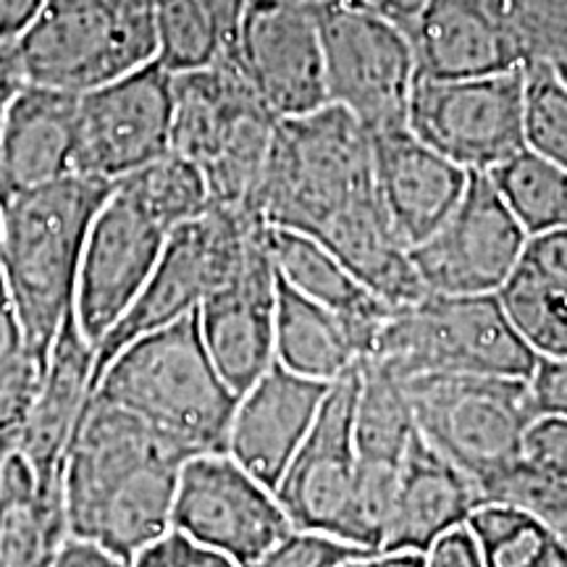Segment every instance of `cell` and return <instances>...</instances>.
<instances>
[{"mask_svg":"<svg viewBox=\"0 0 567 567\" xmlns=\"http://www.w3.org/2000/svg\"><path fill=\"white\" fill-rule=\"evenodd\" d=\"M266 226L305 234L347 268H363L394 239L375 195L373 142L339 105L284 118L258 195Z\"/></svg>","mask_w":567,"mask_h":567,"instance_id":"1","label":"cell"},{"mask_svg":"<svg viewBox=\"0 0 567 567\" xmlns=\"http://www.w3.org/2000/svg\"><path fill=\"white\" fill-rule=\"evenodd\" d=\"M189 455L126 410L87 400L63 460L69 538L126 565L172 530L182 465Z\"/></svg>","mask_w":567,"mask_h":567,"instance_id":"2","label":"cell"},{"mask_svg":"<svg viewBox=\"0 0 567 567\" xmlns=\"http://www.w3.org/2000/svg\"><path fill=\"white\" fill-rule=\"evenodd\" d=\"M111 189V182L69 174L0 205V274L42 368L74 310L84 243Z\"/></svg>","mask_w":567,"mask_h":567,"instance_id":"3","label":"cell"},{"mask_svg":"<svg viewBox=\"0 0 567 567\" xmlns=\"http://www.w3.org/2000/svg\"><path fill=\"white\" fill-rule=\"evenodd\" d=\"M92 396L140 417L189 457L226 452L239 402L210 360L197 313L126 344Z\"/></svg>","mask_w":567,"mask_h":567,"instance_id":"4","label":"cell"},{"mask_svg":"<svg viewBox=\"0 0 567 567\" xmlns=\"http://www.w3.org/2000/svg\"><path fill=\"white\" fill-rule=\"evenodd\" d=\"M396 379L473 373L530 379L534 350L509 321L499 295H423L392 310L368 358Z\"/></svg>","mask_w":567,"mask_h":567,"instance_id":"5","label":"cell"},{"mask_svg":"<svg viewBox=\"0 0 567 567\" xmlns=\"http://www.w3.org/2000/svg\"><path fill=\"white\" fill-rule=\"evenodd\" d=\"M11 53L30 87L84 95L155 61V13L113 0H42Z\"/></svg>","mask_w":567,"mask_h":567,"instance_id":"6","label":"cell"},{"mask_svg":"<svg viewBox=\"0 0 567 567\" xmlns=\"http://www.w3.org/2000/svg\"><path fill=\"white\" fill-rule=\"evenodd\" d=\"M417 434L476 481L523 457V439L536 421L528 379L473 373H421L402 379Z\"/></svg>","mask_w":567,"mask_h":567,"instance_id":"7","label":"cell"},{"mask_svg":"<svg viewBox=\"0 0 567 567\" xmlns=\"http://www.w3.org/2000/svg\"><path fill=\"white\" fill-rule=\"evenodd\" d=\"M260 224V218L210 205L193 221L176 226L130 313L95 347L92 389L105 365L126 344L197 313L200 305L237 271L247 239Z\"/></svg>","mask_w":567,"mask_h":567,"instance_id":"8","label":"cell"},{"mask_svg":"<svg viewBox=\"0 0 567 567\" xmlns=\"http://www.w3.org/2000/svg\"><path fill=\"white\" fill-rule=\"evenodd\" d=\"M329 103L371 137L408 130L417 63L408 32L342 3L321 9Z\"/></svg>","mask_w":567,"mask_h":567,"instance_id":"9","label":"cell"},{"mask_svg":"<svg viewBox=\"0 0 567 567\" xmlns=\"http://www.w3.org/2000/svg\"><path fill=\"white\" fill-rule=\"evenodd\" d=\"M408 130L465 172H494L526 151L523 69L463 80L417 76Z\"/></svg>","mask_w":567,"mask_h":567,"instance_id":"10","label":"cell"},{"mask_svg":"<svg viewBox=\"0 0 567 567\" xmlns=\"http://www.w3.org/2000/svg\"><path fill=\"white\" fill-rule=\"evenodd\" d=\"M174 74L158 61L84 92L76 105L74 174L116 184L172 153Z\"/></svg>","mask_w":567,"mask_h":567,"instance_id":"11","label":"cell"},{"mask_svg":"<svg viewBox=\"0 0 567 567\" xmlns=\"http://www.w3.org/2000/svg\"><path fill=\"white\" fill-rule=\"evenodd\" d=\"M528 231L507 208L492 176L471 172L455 210L425 243L410 250L425 292L499 295L513 279Z\"/></svg>","mask_w":567,"mask_h":567,"instance_id":"12","label":"cell"},{"mask_svg":"<svg viewBox=\"0 0 567 567\" xmlns=\"http://www.w3.org/2000/svg\"><path fill=\"white\" fill-rule=\"evenodd\" d=\"M172 528L243 567H252L295 530L271 488L226 452L182 465Z\"/></svg>","mask_w":567,"mask_h":567,"instance_id":"13","label":"cell"},{"mask_svg":"<svg viewBox=\"0 0 567 567\" xmlns=\"http://www.w3.org/2000/svg\"><path fill=\"white\" fill-rule=\"evenodd\" d=\"M321 9L289 0H247L229 55L279 122L331 105Z\"/></svg>","mask_w":567,"mask_h":567,"instance_id":"14","label":"cell"},{"mask_svg":"<svg viewBox=\"0 0 567 567\" xmlns=\"http://www.w3.org/2000/svg\"><path fill=\"white\" fill-rule=\"evenodd\" d=\"M172 231L153 218L126 189L113 184L84 243L74 316L82 334L97 347L130 313L158 266Z\"/></svg>","mask_w":567,"mask_h":567,"instance_id":"15","label":"cell"},{"mask_svg":"<svg viewBox=\"0 0 567 567\" xmlns=\"http://www.w3.org/2000/svg\"><path fill=\"white\" fill-rule=\"evenodd\" d=\"M358 394L360 363L331 381L313 429L276 486V499L297 530H313L334 538L344 536L358 476Z\"/></svg>","mask_w":567,"mask_h":567,"instance_id":"16","label":"cell"},{"mask_svg":"<svg viewBox=\"0 0 567 567\" xmlns=\"http://www.w3.org/2000/svg\"><path fill=\"white\" fill-rule=\"evenodd\" d=\"M276 297L279 276L268 247V226L260 224L247 239L237 271L197 310L210 360L239 396L276 363Z\"/></svg>","mask_w":567,"mask_h":567,"instance_id":"17","label":"cell"},{"mask_svg":"<svg viewBox=\"0 0 567 567\" xmlns=\"http://www.w3.org/2000/svg\"><path fill=\"white\" fill-rule=\"evenodd\" d=\"M329 389L331 381L308 379L274 363L239 396L226 455L276 494L289 463L313 429Z\"/></svg>","mask_w":567,"mask_h":567,"instance_id":"18","label":"cell"},{"mask_svg":"<svg viewBox=\"0 0 567 567\" xmlns=\"http://www.w3.org/2000/svg\"><path fill=\"white\" fill-rule=\"evenodd\" d=\"M408 38L425 80L505 74L528 63L507 0H429Z\"/></svg>","mask_w":567,"mask_h":567,"instance_id":"19","label":"cell"},{"mask_svg":"<svg viewBox=\"0 0 567 567\" xmlns=\"http://www.w3.org/2000/svg\"><path fill=\"white\" fill-rule=\"evenodd\" d=\"M371 142L379 205L394 237L413 250L455 210L471 172L431 151L410 130Z\"/></svg>","mask_w":567,"mask_h":567,"instance_id":"20","label":"cell"},{"mask_svg":"<svg viewBox=\"0 0 567 567\" xmlns=\"http://www.w3.org/2000/svg\"><path fill=\"white\" fill-rule=\"evenodd\" d=\"M92 371L95 347L82 334L71 310L53 342L40 392L34 396L17 446L48 499L63 502V460L90 400Z\"/></svg>","mask_w":567,"mask_h":567,"instance_id":"21","label":"cell"},{"mask_svg":"<svg viewBox=\"0 0 567 567\" xmlns=\"http://www.w3.org/2000/svg\"><path fill=\"white\" fill-rule=\"evenodd\" d=\"M76 105L59 90L17 92L0 122V205L74 174Z\"/></svg>","mask_w":567,"mask_h":567,"instance_id":"22","label":"cell"},{"mask_svg":"<svg viewBox=\"0 0 567 567\" xmlns=\"http://www.w3.org/2000/svg\"><path fill=\"white\" fill-rule=\"evenodd\" d=\"M481 502L484 496L476 481L415 431L400 463L392 526L381 555L392 551L423 555L446 530L465 526Z\"/></svg>","mask_w":567,"mask_h":567,"instance_id":"23","label":"cell"},{"mask_svg":"<svg viewBox=\"0 0 567 567\" xmlns=\"http://www.w3.org/2000/svg\"><path fill=\"white\" fill-rule=\"evenodd\" d=\"M268 247L279 279L350 326L365 358L394 308L375 297L334 252L305 234L268 226Z\"/></svg>","mask_w":567,"mask_h":567,"instance_id":"24","label":"cell"},{"mask_svg":"<svg viewBox=\"0 0 567 567\" xmlns=\"http://www.w3.org/2000/svg\"><path fill=\"white\" fill-rule=\"evenodd\" d=\"M274 352L276 363L287 371L318 381H337L365 358L363 344L342 318L295 292L281 279L276 297Z\"/></svg>","mask_w":567,"mask_h":567,"instance_id":"25","label":"cell"},{"mask_svg":"<svg viewBox=\"0 0 567 567\" xmlns=\"http://www.w3.org/2000/svg\"><path fill=\"white\" fill-rule=\"evenodd\" d=\"M69 538L63 502L38 488L19 450L0 463V567H51Z\"/></svg>","mask_w":567,"mask_h":567,"instance_id":"26","label":"cell"},{"mask_svg":"<svg viewBox=\"0 0 567 567\" xmlns=\"http://www.w3.org/2000/svg\"><path fill=\"white\" fill-rule=\"evenodd\" d=\"M417 425L405 386L373 360H360V394L354 408V446L368 463L400 465Z\"/></svg>","mask_w":567,"mask_h":567,"instance_id":"27","label":"cell"},{"mask_svg":"<svg viewBox=\"0 0 567 567\" xmlns=\"http://www.w3.org/2000/svg\"><path fill=\"white\" fill-rule=\"evenodd\" d=\"M465 526L486 567H567V544L523 509L481 502Z\"/></svg>","mask_w":567,"mask_h":567,"instance_id":"28","label":"cell"},{"mask_svg":"<svg viewBox=\"0 0 567 567\" xmlns=\"http://www.w3.org/2000/svg\"><path fill=\"white\" fill-rule=\"evenodd\" d=\"M488 176L528 237L567 226V168L526 147Z\"/></svg>","mask_w":567,"mask_h":567,"instance_id":"29","label":"cell"},{"mask_svg":"<svg viewBox=\"0 0 567 567\" xmlns=\"http://www.w3.org/2000/svg\"><path fill=\"white\" fill-rule=\"evenodd\" d=\"M45 368L27 344L3 274H0V457L19 446L21 429L40 392Z\"/></svg>","mask_w":567,"mask_h":567,"instance_id":"30","label":"cell"},{"mask_svg":"<svg viewBox=\"0 0 567 567\" xmlns=\"http://www.w3.org/2000/svg\"><path fill=\"white\" fill-rule=\"evenodd\" d=\"M153 218L174 231L210 208L208 182L193 161L179 153H166L116 182Z\"/></svg>","mask_w":567,"mask_h":567,"instance_id":"31","label":"cell"},{"mask_svg":"<svg viewBox=\"0 0 567 567\" xmlns=\"http://www.w3.org/2000/svg\"><path fill=\"white\" fill-rule=\"evenodd\" d=\"M499 300L538 360H567V297L517 266Z\"/></svg>","mask_w":567,"mask_h":567,"instance_id":"32","label":"cell"},{"mask_svg":"<svg viewBox=\"0 0 567 567\" xmlns=\"http://www.w3.org/2000/svg\"><path fill=\"white\" fill-rule=\"evenodd\" d=\"M155 61L172 74H187L221 61L229 42L195 0H161L155 6Z\"/></svg>","mask_w":567,"mask_h":567,"instance_id":"33","label":"cell"},{"mask_svg":"<svg viewBox=\"0 0 567 567\" xmlns=\"http://www.w3.org/2000/svg\"><path fill=\"white\" fill-rule=\"evenodd\" d=\"M526 147L567 168V76L549 61L523 66Z\"/></svg>","mask_w":567,"mask_h":567,"instance_id":"34","label":"cell"},{"mask_svg":"<svg viewBox=\"0 0 567 567\" xmlns=\"http://www.w3.org/2000/svg\"><path fill=\"white\" fill-rule=\"evenodd\" d=\"M484 502L523 509L567 544V478L544 471L520 457L481 484Z\"/></svg>","mask_w":567,"mask_h":567,"instance_id":"35","label":"cell"},{"mask_svg":"<svg viewBox=\"0 0 567 567\" xmlns=\"http://www.w3.org/2000/svg\"><path fill=\"white\" fill-rule=\"evenodd\" d=\"M507 9L528 63L567 53V0H507Z\"/></svg>","mask_w":567,"mask_h":567,"instance_id":"36","label":"cell"},{"mask_svg":"<svg viewBox=\"0 0 567 567\" xmlns=\"http://www.w3.org/2000/svg\"><path fill=\"white\" fill-rule=\"evenodd\" d=\"M379 557L373 551H365L342 538L313 534V530H292L287 538H281L271 551H266L252 567H342L352 559Z\"/></svg>","mask_w":567,"mask_h":567,"instance_id":"37","label":"cell"},{"mask_svg":"<svg viewBox=\"0 0 567 567\" xmlns=\"http://www.w3.org/2000/svg\"><path fill=\"white\" fill-rule=\"evenodd\" d=\"M130 567H243L221 551L203 547L179 530H168L132 559Z\"/></svg>","mask_w":567,"mask_h":567,"instance_id":"38","label":"cell"},{"mask_svg":"<svg viewBox=\"0 0 567 567\" xmlns=\"http://www.w3.org/2000/svg\"><path fill=\"white\" fill-rule=\"evenodd\" d=\"M523 457L559 478H567V417L538 415L523 439Z\"/></svg>","mask_w":567,"mask_h":567,"instance_id":"39","label":"cell"},{"mask_svg":"<svg viewBox=\"0 0 567 567\" xmlns=\"http://www.w3.org/2000/svg\"><path fill=\"white\" fill-rule=\"evenodd\" d=\"M520 268L567 297V226L528 237Z\"/></svg>","mask_w":567,"mask_h":567,"instance_id":"40","label":"cell"},{"mask_svg":"<svg viewBox=\"0 0 567 567\" xmlns=\"http://www.w3.org/2000/svg\"><path fill=\"white\" fill-rule=\"evenodd\" d=\"M528 384L538 415L567 417V360H538Z\"/></svg>","mask_w":567,"mask_h":567,"instance_id":"41","label":"cell"},{"mask_svg":"<svg viewBox=\"0 0 567 567\" xmlns=\"http://www.w3.org/2000/svg\"><path fill=\"white\" fill-rule=\"evenodd\" d=\"M423 557L425 567H486L476 536L467 526L446 530L431 544L429 551H423Z\"/></svg>","mask_w":567,"mask_h":567,"instance_id":"42","label":"cell"},{"mask_svg":"<svg viewBox=\"0 0 567 567\" xmlns=\"http://www.w3.org/2000/svg\"><path fill=\"white\" fill-rule=\"evenodd\" d=\"M337 3H342L352 11L368 13V17L389 21V24L410 32L415 27V21L421 19L429 0H337Z\"/></svg>","mask_w":567,"mask_h":567,"instance_id":"43","label":"cell"},{"mask_svg":"<svg viewBox=\"0 0 567 567\" xmlns=\"http://www.w3.org/2000/svg\"><path fill=\"white\" fill-rule=\"evenodd\" d=\"M51 567H130V565H126L124 559L113 557L111 551L95 547V544L80 542V538H66Z\"/></svg>","mask_w":567,"mask_h":567,"instance_id":"44","label":"cell"},{"mask_svg":"<svg viewBox=\"0 0 567 567\" xmlns=\"http://www.w3.org/2000/svg\"><path fill=\"white\" fill-rule=\"evenodd\" d=\"M42 0H0V45H9L30 24Z\"/></svg>","mask_w":567,"mask_h":567,"instance_id":"45","label":"cell"},{"mask_svg":"<svg viewBox=\"0 0 567 567\" xmlns=\"http://www.w3.org/2000/svg\"><path fill=\"white\" fill-rule=\"evenodd\" d=\"M200 9L213 19V24L221 30V34L234 45V38H237L239 21H243V13L247 9V0H195Z\"/></svg>","mask_w":567,"mask_h":567,"instance_id":"46","label":"cell"},{"mask_svg":"<svg viewBox=\"0 0 567 567\" xmlns=\"http://www.w3.org/2000/svg\"><path fill=\"white\" fill-rule=\"evenodd\" d=\"M375 567H425V557L421 551H392L375 557Z\"/></svg>","mask_w":567,"mask_h":567,"instance_id":"47","label":"cell"},{"mask_svg":"<svg viewBox=\"0 0 567 567\" xmlns=\"http://www.w3.org/2000/svg\"><path fill=\"white\" fill-rule=\"evenodd\" d=\"M342 567H375V557H365V559H352V563H344Z\"/></svg>","mask_w":567,"mask_h":567,"instance_id":"48","label":"cell"},{"mask_svg":"<svg viewBox=\"0 0 567 567\" xmlns=\"http://www.w3.org/2000/svg\"><path fill=\"white\" fill-rule=\"evenodd\" d=\"M549 63H555V66L563 71V74L567 76V53H563V55H557V59H551Z\"/></svg>","mask_w":567,"mask_h":567,"instance_id":"49","label":"cell"},{"mask_svg":"<svg viewBox=\"0 0 567 567\" xmlns=\"http://www.w3.org/2000/svg\"><path fill=\"white\" fill-rule=\"evenodd\" d=\"M289 3H305V6H318V9H321V6H329V3H334V0H289Z\"/></svg>","mask_w":567,"mask_h":567,"instance_id":"50","label":"cell"},{"mask_svg":"<svg viewBox=\"0 0 567 567\" xmlns=\"http://www.w3.org/2000/svg\"><path fill=\"white\" fill-rule=\"evenodd\" d=\"M0 463H3V457H0Z\"/></svg>","mask_w":567,"mask_h":567,"instance_id":"51","label":"cell"}]
</instances>
